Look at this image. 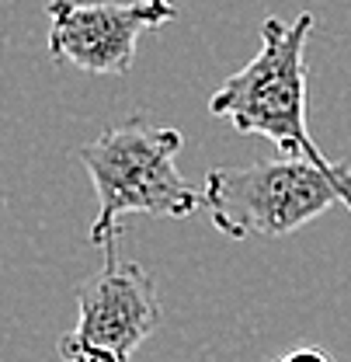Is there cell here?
Listing matches in <instances>:
<instances>
[{
    "label": "cell",
    "mask_w": 351,
    "mask_h": 362,
    "mask_svg": "<svg viewBox=\"0 0 351 362\" xmlns=\"http://www.w3.org/2000/svg\"><path fill=\"white\" fill-rule=\"evenodd\" d=\"M181 133L153 126L146 115L105 129L77 150L97 195V216L90 223V244L108 247L119 237V220L129 213L157 220H184L202 206V192L177 171Z\"/></svg>",
    "instance_id": "6da1fadb"
},
{
    "label": "cell",
    "mask_w": 351,
    "mask_h": 362,
    "mask_svg": "<svg viewBox=\"0 0 351 362\" xmlns=\"http://www.w3.org/2000/svg\"><path fill=\"white\" fill-rule=\"evenodd\" d=\"M334 206L351 213V168L341 160L275 157L251 168H213L202 185V209L230 240L289 237Z\"/></svg>",
    "instance_id": "7a4b0ae2"
},
{
    "label": "cell",
    "mask_w": 351,
    "mask_h": 362,
    "mask_svg": "<svg viewBox=\"0 0 351 362\" xmlns=\"http://www.w3.org/2000/svg\"><path fill=\"white\" fill-rule=\"evenodd\" d=\"M316 18L303 11L292 21L264 18L258 56L230 74L209 98V112L233 122L237 133L264 136L278 146V157H309L331 164L309 136L307 108V42Z\"/></svg>",
    "instance_id": "3957f363"
},
{
    "label": "cell",
    "mask_w": 351,
    "mask_h": 362,
    "mask_svg": "<svg viewBox=\"0 0 351 362\" xmlns=\"http://www.w3.org/2000/svg\"><path fill=\"white\" fill-rule=\"evenodd\" d=\"M49 56L94 77H122L146 32L174 21V0H49Z\"/></svg>",
    "instance_id": "277c9868"
},
{
    "label": "cell",
    "mask_w": 351,
    "mask_h": 362,
    "mask_svg": "<svg viewBox=\"0 0 351 362\" xmlns=\"http://www.w3.org/2000/svg\"><path fill=\"white\" fill-rule=\"evenodd\" d=\"M160 296L153 275L105 247V265L77 289V327L73 334L94 349H105L122 362L160 327Z\"/></svg>",
    "instance_id": "5b68a950"
},
{
    "label": "cell",
    "mask_w": 351,
    "mask_h": 362,
    "mask_svg": "<svg viewBox=\"0 0 351 362\" xmlns=\"http://www.w3.org/2000/svg\"><path fill=\"white\" fill-rule=\"evenodd\" d=\"M59 356H63V362H122L119 356H112L105 349H94L88 341H81L73 331L59 338Z\"/></svg>",
    "instance_id": "8992f818"
},
{
    "label": "cell",
    "mask_w": 351,
    "mask_h": 362,
    "mask_svg": "<svg viewBox=\"0 0 351 362\" xmlns=\"http://www.w3.org/2000/svg\"><path fill=\"white\" fill-rule=\"evenodd\" d=\"M275 362H334L323 349H313V345H303V349H292L285 356H278Z\"/></svg>",
    "instance_id": "52a82bcc"
}]
</instances>
